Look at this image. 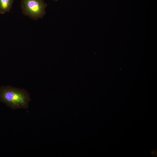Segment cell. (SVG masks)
<instances>
[{
  "label": "cell",
  "mask_w": 157,
  "mask_h": 157,
  "mask_svg": "<svg viewBox=\"0 0 157 157\" xmlns=\"http://www.w3.org/2000/svg\"><path fill=\"white\" fill-rule=\"evenodd\" d=\"M14 0H0V13L4 14L11 10Z\"/></svg>",
  "instance_id": "cell-3"
},
{
  "label": "cell",
  "mask_w": 157,
  "mask_h": 157,
  "mask_svg": "<svg viewBox=\"0 0 157 157\" xmlns=\"http://www.w3.org/2000/svg\"><path fill=\"white\" fill-rule=\"evenodd\" d=\"M31 101L28 92L23 89L9 85L0 87V101L13 109L27 108Z\"/></svg>",
  "instance_id": "cell-1"
},
{
  "label": "cell",
  "mask_w": 157,
  "mask_h": 157,
  "mask_svg": "<svg viewBox=\"0 0 157 157\" xmlns=\"http://www.w3.org/2000/svg\"><path fill=\"white\" fill-rule=\"evenodd\" d=\"M47 6L43 0H22L21 3L23 13L35 20L43 17Z\"/></svg>",
  "instance_id": "cell-2"
},
{
  "label": "cell",
  "mask_w": 157,
  "mask_h": 157,
  "mask_svg": "<svg viewBox=\"0 0 157 157\" xmlns=\"http://www.w3.org/2000/svg\"><path fill=\"white\" fill-rule=\"evenodd\" d=\"M53 0L55 1H57L58 0Z\"/></svg>",
  "instance_id": "cell-4"
}]
</instances>
